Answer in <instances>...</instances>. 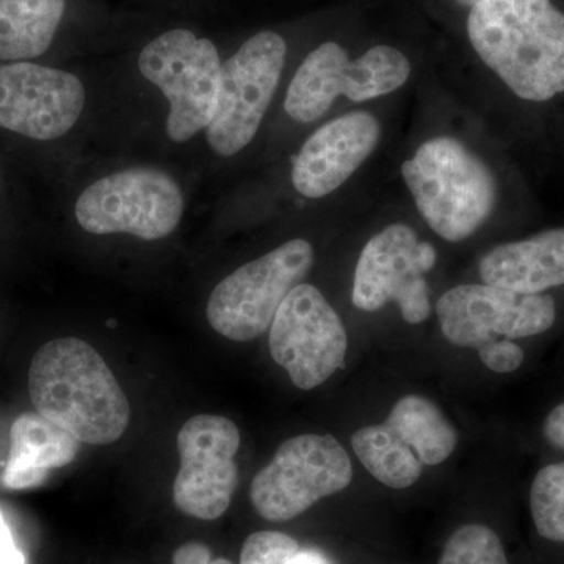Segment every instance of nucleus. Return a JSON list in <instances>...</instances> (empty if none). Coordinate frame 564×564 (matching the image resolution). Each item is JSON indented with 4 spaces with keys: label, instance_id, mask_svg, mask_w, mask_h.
<instances>
[{
    "label": "nucleus",
    "instance_id": "393cba45",
    "mask_svg": "<svg viewBox=\"0 0 564 564\" xmlns=\"http://www.w3.org/2000/svg\"><path fill=\"white\" fill-rule=\"evenodd\" d=\"M173 564H234L226 558H212V551L206 544L187 543L181 545L173 555Z\"/></svg>",
    "mask_w": 564,
    "mask_h": 564
},
{
    "label": "nucleus",
    "instance_id": "cd10ccee",
    "mask_svg": "<svg viewBox=\"0 0 564 564\" xmlns=\"http://www.w3.org/2000/svg\"><path fill=\"white\" fill-rule=\"evenodd\" d=\"M289 564H329L328 560L325 558L318 552L311 551V549H306V551H302L300 549L295 555L289 560Z\"/></svg>",
    "mask_w": 564,
    "mask_h": 564
},
{
    "label": "nucleus",
    "instance_id": "dca6fc26",
    "mask_svg": "<svg viewBox=\"0 0 564 564\" xmlns=\"http://www.w3.org/2000/svg\"><path fill=\"white\" fill-rule=\"evenodd\" d=\"M485 284L519 293H544L564 285V229L499 245L481 258Z\"/></svg>",
    "mask_w": 564,
    "mask_h": 564
},
{
    "label": "nucleus",
    "instance_id": "bb28decb",
    "mask_svg": "<svg viewBox=\"0 0 564 564\" xmlns=\"http://www.w3.org/2000/svg\"><path fill=\"white\" fill-rule=\"evenodd\" d=\"M544 434L549 443L564 451V403L558 404L545 419Z\"/></svg>",
    "mask_w": 564,
    "mask_h": 564
},
{
    "label": "nucleus",
    "instance_id": "f257e3e1",
    "mask_svg": "<svg viewBox=\"0 0 564 564\" xmlns=\"http://www.w3.org/2000/svg\"><path fill=\"white\" fill-rule=\"evenodd\" d=\"M467 35L481 62L524 101L564 93V13L551 0H484Z\"/></svg>",
    "mask_w": 564,
    "mask_h": 564
},
{
    "label": "nucleus",
    "instance_id": "20e7f679",
    "mask_svg": "<svg viewBox=\"0 0 564 564\" xmlns=\"http://www.w3.org/2000/svg\"><path fill=\"white\" fill-rule=\"evenodd\" d=\"M406 55L392 46L370 47L351 61L340 44L323 43L304 58L289 85L284 109L300 124L321 120L339 96L372 101L400 90L411 76Z\"/></svg>",
    "mask_w": 564,
    "mask_h": 564
},
{
    "label": "nucleus",
    "instance_id": "b1692460",
    "mask_svg": "<svg viewBox=\"0 0 564 564\" xmlns=\"http://www.w3.org/2000/svg\"><path fill=\"white\" fill-rule=\"evenodd\" d=\"M481 362L496 373H511L524 362V351L510 339L494 340L478 348Z\"/></svg>",
    "mask_w": 564,
    "mask_h": 564
},
{
    "label": "nucleus",
    "instance_id": "7ed1b4c3",
    "mask_svg": "<svg viewBox=\"0 0 564 564\" xmlns=\"http://www.w3.org/2000/svg\"><path fill=\"white\" fill-rule=\"evenodd\" d=\"M423 220L447 242H463L491 217L497 187L491 170L462 141L426 140L402 165Z\"/></svg>",
    "mask_w": 564,
    "mask_h": 564
},
{
    "label": "nucleus",
    "instance_id": "2eb2a0df",
    "mask_svg": "<svg viewBox=\"0 0 564 564\" xmlns=\"http://www.w3.org/2000/svg\"><path fill=\"white\" fill-rule=\"evenodd\" d=\"M380 139V121L373 115L355 111L334 118L304 141L293 161V187L304 198L332 195L361 169Z\"/></svg>",
    "mask_w": 564,
    "mask_h": 564
},
{
    "label": "nucleus",
    "instance_id": "6ab92c4d",
    "mask_svg": "<svg viewBox=\"0 0 564 564\" xmlns=\"http://www.w3.org/2000/svg\"><path fill=\"white\" fill-rule=\"evenodd\" d=\"M386 423L402 437L423 466L444 463L458 444L454 425L425 397H403L392 408Z\"/></svg>",
    "mask_w": 564,
    "mask_h": 564
},
{
    "label": "nucleus",
    "instance_id": "c85d7f7f",
    "mask_svg": "<svg viewBox=\"0 0 564 564\" xmlns=\"http://www.w3.org/2000/svg\"><path fill=\"white\" fill-rule=\"evenodd\" d=\"M455 2H458L459 6L470 7V9H473L474 6H477V3L484 2V0H455Z\"/></svg>",
    "mask_w": 564,
    "mask_h": 564
},
{
    "label": "nucleus",
    "instance_id": "9b49d317",
    "mask_svg": "<svg viewBox=\"0 0 564 564\" xmlns=\"http://www.w3.org/2000/svg\"><path fill=\"white\" fill-rule=\"evenodd\" d=\"M273 361L292 383L311 391L343 369L348 336L339 314L317 288L299 284L278 307L270 326Z\"/></svg>",
    "mask_w": 564,
    "mask_h": 564
},
{
    "label": "nucleus",
    "instance_id": "4be33fe9",
    "mask_svg": "<svg viewBox=\"0 0 564 564\" xmlns=\"http://www.w3.org/2000/svg\"><path fill=\"white\" fill-rule=\"evenodd\" d=\"M440 564H510L502 541L489 527H459L445 544Z\"/></svg>",
    "mask_w": 564,
    "mask_h": 564
},
{
    "label": "nucleus",
    "instance_id": "f3484780",
    "mask_svg": "<svg viewBox=\"0 0 564 564\" xmlns=\"http://www.w3.org/2000/svg\"><path fill=\"white\" fill-rule=\"evenodd\" d=\"M80 441L40 413L22 414L10 430V456L3 470L7 488L28 489L43 484L51 469L66 466Z\"/></svg>",
    "mask_w": 564,
    "mask_h": 564
},
{
    "label": "nucleus",
    "instance_id": "4468645a",
    "mask_svg": "<svg viewBox=\"0 0 564 564\" xmlns=\"http://www.w3.org/2000/svg\"><path fill=\"white\" fill-rule=\"evenodd\" d=\"M87 102L84 84L68 70L29 62L0 65V128L50 141L68 133Z\"/></svg>",
    "mask_w": 564,
    "mask_h": 564
},
{
    "label": "nucleus",
    "instance_id": "0eeeda50",
    "mask_svg": "<svg viewBox=\"0 0 564 564\" xmlns=\"http://www.w3.org/2000/svg\"><path fill=\"white\" fill-rule=\"evenodd\" d=\"M313 263V245L304 239L289 240L245 263L212 291L206 310L212 328L236 343L258 339Z\"/></svg>",
    "mask_w": 564,
    "mask_h": 564
},
{
    "label": "nucleus",
    "instance_id": "5701e85b",
    "mask_svg": "<svg viewBox=\"0 0 564 564\" xmlns=\"http://www.w3.org/2000/svg\"><path fill=\"white\" fill-rule=\"evenodd\" d=\"M300 545L289 534L256 532L245 541L240 564H289Z\"/></svg>",
    "mask_w": 564,
    "mask_h": 564
},
{
    "label": "nucleus",
    "instance_id": "1a4fd4ad",
    "mask_svg": "<svg viewBox=\"0 0 564 564\" xmlns=\"http://www.w3.org/2000/svg\"><path fill=\"white\" fill-rule=\"evenodd\" d=\"M285 55L284 39L265 31L245 41L223 63L217 109L206 129L215 154L231 158L254 139L280 85Z\"/></svg>",
    "mask_w": 564,
    "mask_h": 564
},
{
    "label": "nucleus",
    "instance_id": "412c9836",
    "mask_svg": "<svg viewBox=\"0 0 564 564\" xmlns=\"http://www.w3.org/2000/svg\"><path fill=\"white\" fill-rule=\"evenodd\" d=\"M530 510L538 533L564 543V463L549 464L534 477Z\"/></svg>",
    "mask_w": 564,
    "mask_h": 564
},
{
    "label": "nucleus",
    "instance_id": "9d476101",
    "mask_svg": "<svg viewBox=\"0 0 564 564\" xmlns=\"http://www.w3.org/2000/svg\"><path fill=\"white\" fill-rule=\"evenodd\" d=\"M436 250L419 240L404 223L386 226L362 248L356 263L351 302L358 310L377 313L395 303L404 322H425L432 314L425 274L436 265Z\"/></svg>",
    "mask_w": 564,
    "mask_h": 564
},
{
    "label": "nucleus",
    "instance_id": "423d86ee",
    "mask_svg": "<svg viewBox=\"0 0 564 564\" xmlns=\"http://www.w3.org/2000/svg\"><path fill=\"white\" fill-rule=\"evenodd\" d=\"M221 61L217 47L185 29L159 35L144 46L139 69L170 102L166 133L185 143L206 131L217 109Z\"/></svg>",
    "mask_w": 564,
    "mask_h": 564
},
{
    "label": "nucleus",
    "instance_id": "39448f33",
    "mask_svg": "<svg viewBox=\"0 0 564 564\" xmlns=\"http://www.w3.org/2000/svg\"><path fill=\"white\" fill-rule=\"evenodd\" d=\"M184 210V192L172 174L154 166H133L88 185L74 214L84 231L129 234L152 242L176 231Z\"/></svg>",
    "mask_w": 564,
    "mask_h": 564
},
{
    "label": "nucleus",
    "instance_id": "6e6552de",
    "mask_svg": "<svg viewBox=\"0 0 564 564\" xmlns=\"http://www.w3.org/2000/svg\"><path fill=\"white\" fill-rule=\"evenodd\" d=\"M351 480L350 456L336 437L302 434L282 443L256 475L251 503L265 521H291L323 497L344 491Z\"/></svg>",
    "mask_w": 564,
    "mask_h": 564
},
{
    "label": "nucleus",
    "instance_id": "a211bd4d",
    "mask_svg": "<svg viewBox=\"0 0 564 564\" xmlns=\"http://www.w3.org/2000/svg\"><path fill=\"white\" fill-rule=\"evenodd\" d=\"M66 0H0V62H25L50 50Z\"/></svg>",
    "mask_w": 564,
    "mask_h": 564
},
{
    "label": "nucleus",
    "instance_id": "a878e982",
    "mask_svg": "<svg viewBox=\"0 0 564 564\" xmlns=\"http://www.w3.org/2000/svg\"><path fill=\"white\" fill-rule=\"evenodd\" d=\"M0 564H25L24 555L14 544L13 534L2 513H0Z\"/></svg>",
    "mask_w": 564,
    "mask_h": 564
},
{
    "label": "nucleus",
    "instance_id": "aec40b11",
    "mask_svg": "<svg viewBox=\"0 0 564 564\" xmlns=\"http://www.w3.org/2000/svg\"><path fill=\"white\" fill-rule=\"evenodd\" d=\"M351 445L362 466L389 488H410L421 478L423 464L386 422L358 430Z\"/></svg>",
    "mask_w": 564,
    "mask_h": 564
},
{
    "label": "nucleus",
    "instance_id": "f03ea898",
    "mask_svg": "<svg viewBox=\"0 0 564 564\" xmlns=\"http://www.w3.org/2000/svg\"><path fill=\"white\" fill-rule=\"evenodd\" d=\"M29 393L36 413L68 430L80 443H115L131 421L128 397L109 366L77 337L51 340L35 352Z\"/></svg>",
    "mask_w": 564,
    "mask_h": 564
},
{
    "label": "nucleus",
    "instance_id": "ddd939ff",
    "mask_svg": "<svg viewBox=\"0 0 564 564\" xmlns=\"http://www.w3.org/2000/svg\"><path fill=\"white\" fill-rule=\"evenodd\" d=\"M239 429L223 415L199 414L182 425L181 469L173 485L177 510L203 521H215L228 511L239 484Z\"/></svg>",
    "mask_w": 564,
    "mask_h": 564
},
{
    "label": "nucleus",
    "instance_id": "f8f14e48",
    "mask_svg": "<svg viewBox=\"0 0 564 564\" xmlns=\"http://www.w3.org/2000/svg\"><path fill=\"white\" fill-rule=\"evenodd\" d=\"M436 314L448 343L480 348L499 339L538 336L554 326L555 300L489 284L451 289L437 300Z\"/></svg>",
    "mask_w": 564,
    "mask_h": 564
}]
</instances>
